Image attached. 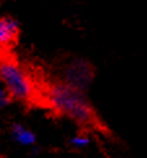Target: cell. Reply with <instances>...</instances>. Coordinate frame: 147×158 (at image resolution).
I'll list each match as a JSON object with an SVG mask.
<instances>
[{
  "label": "cell",
  "instance_id": "8992f818",
  "mask_svg": "<svg viewBox=\"0 0 147 158\" xmlns=\"http://www.w3.org/2000/svg\"><path fill=\"white\" fill-rule=\"evenodd\" d=\"M90 144V139L89 136H86L85 133H80V135H76L70 139V145L74 146L77 149H83Z\"/></svg>",
  "mask_w": 147,
  "mask_h": 158
},
{
  "label": "cell",
  "instance_id": "52a82bcc",
  "mask_svg": "<svg viewBox=\"0 0 147 158\" xmlns=\"http://www.w3.org/2000/svg\"><path fill=\"white\" fill-rule=\"evenodd\" d=\"M9 101H10L9 94H8L7 90H5V88L3 86L2 80H0V107L7 106L9 103Z\"/></svg>",
  "mask_w": 147,
  "mask_h": 158
},
{
  "label": "cell",
  "instance_id": "277c9868",
  "mask_svg": "<svg viewBox=\"0 0 147 158\" xmlns=\"http://www.w3.org/2000/svg\"><path fill=\"white\" fill-rule=\"evenodd\" d=\"M20 34L18 22L14 19L4 16L0 17V50H8L16 43Z\"/></svg>",
  "mask_w": 147,
  "mask_h": 158
},
{
  "label": "cell",
  "instance_id": "5b68a950",
  "mask_svg": "<svg viewBox=\"0 0 147 158\" xmlns=\"http://www.w3.org/2000/svg\"><path fill=\"white\" fill-rule=\"evenodd\" d=\"M10 135H12V137L16 143H18L20 145H24V146H31L37 140L33 131H30L29 128H26L25 126L18 124V123L12 126Z\"/></svg>",
  "mask_w": 147,
  "mask_h": 158
},
{
  "label": "cell",
  "instance_id": "7a4b0ae2",
  "mask_svg": "<svg viewBox=\"0 0 147 158\" xmlns=\"http://www.w3.org/2000/svg\"><path fill=\"white\" fill-rule=\"evenodd\" d=\"M0 80L9 97L17 101H30L35 94L34 84L29 75L14 60L0 63Z\"/></svg>",
  "mask_w": 147,
  "mask_h": 158
},
{
  "label": "cell",
  "instance_id": "3957f363",
  "mask_svg": "<svg viewBox=\"0 0 147 158\" xmlns=\"http://www.w3.org/2000/svg\"><path fill=\"white\" fill-rule=\"evenodd\" d=\"M93 76H94V69L91 64L89 61L77 59L66 65L64 72L65 80L63 82L83 92L89 86V84L91 82Z\"/></svg>",
  "mask_w": 147,
  "mask_h": 158
},
{
  "label": "cell",
  "instance_id": "6da1fadb",
  "mask_svg": "<svg viewBox=\"0 0 147 158\" xmlns=\"http://www.w3.org/2000/svg\"><path fill=\"white\" fill-rule=\"evenodd\" d=\"M47 101L55 111L65 115L80 126L108 132L82 90L65 82H56L48 88Z\"/></svg>",
  "mask_w": 147,
  "mask_h": 158
}]
</instances>
